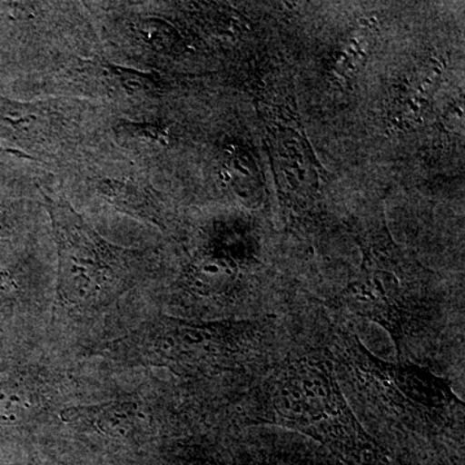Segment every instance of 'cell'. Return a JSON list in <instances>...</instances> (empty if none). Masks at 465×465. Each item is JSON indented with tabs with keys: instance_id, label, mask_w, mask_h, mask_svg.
Segmentation results:
<instances>
[{
	"instance_id": "cell-1",
	"label": "cell",
	"mask_w": 465,
	"mask_h": 465,
	"mask_svg": "<svg viewBox=\"0 0 465 465\" xmlns=\"http://www.w3.org/2000/svg\"><path fill=\"white\" fill-rule=\"evenodd\" d=\"M258 414L262 423L307 434L347 458L361 460L378 452L349 407L331 360L318 354L275 367L262 385Z\"/></svg>"
},
{
	"instance_id": "cell-2",
	"label": "cell",
	"mask_w": 465,
	"mask_h": 465,
	"mask_svg": "<svg viewBox=\"0 0 465 465\" xmlns=\"http://www.w3.org/2000/svg\"><path fill=\"white\" fill-rule=\"evenodd\" d=\"M259 338L260 327L252 322H191L158 317L110 342L106 351L124 362L200 378L243 366L258 347Z\"/></svg>"
},
{
	"instance_id": "cell-3",
	"label": "cell",
	"mask_w": 465,
	"mask_h": 465,
	"mask_svg": "<svg viewBox=\"0 0 465 465\" xmlns=\"http://www.w3.org/2000/svg\"><path fill=\"white\" fill-rule=\"evenodd\" d=\"M339 348V358L356 381L358 391L411 430H443L463 407L450 382L424 367L403 360L382 361L349 333H341Z\"/></svg>"
},
{
	"instance_id": "cell-4",
	"label": "cell",
	"mask_w": 465,
	"mask_h": 465,
	"mask_svg": "<svg viewBox=\"0 0 465 465\" xmlns=\"http://www.w3.org/2000/svg\"><path fill=\"white\" fill-rule=\"evenodd\" d=\"M58 253L57 302L67 311L106 307L124 290L127 251L101 238L67 203L50 201Z\"/></svg>"
},
{
	"instance_id": "cell-5",
	"label": "cell",
	"mask_w": 465,
	"mask_h": 465,
	"mask_svg": "<svg viewBox=\"0 0 465 465\" xmlns=\"http://www.w3.org/2000/svg\"><path fill=\"white\" fill-rule=\"evenodd\" d=\"M342 300L351 313L390 333L399 361L407 338L424 329L436 312L434 300L423 287L407 280L391 247L366 251L362 269L342 292Z\"/></svg>"
},
{
	"instance_id": "cell-6",
	"label": "cell",
	"mask_w": 465,
	"mask_h": 465,
	"mask_svg": "<svg viewBox=\"0 0 465 465\" xmlns=\"http://www.w3.org/2000/svg\"><path fill=\"white\" fill-rule=\"evenodd\" d=\"M63 419L66 423L113 439L134 436L145 420L137 403L130 401H110L97 405L73 407L63 412Z\"/></svg>"
},
{
	"instance_id": "cell-7",
	"label": "cell",
	"mask_w": 465,
	"mask_h": 465,
	"mask_svg": "<svg viewBox=\"0 0 465 465\" xmlns=\"http://www.w3.org/2000/svg\"><path fill=\"white\" fill-rule=\"evenodd\" d=\"M278 157L281 173L287 183L302 193L313 189L317 183L316 167L313 155L309 152L307 143L295 133H282L278 137Z\"/></svg>"
},
{
	"instance_id": "cell-8",
	"label": "cell",
	"mask_w": 465,
	"mask_h": 465,
	"mask_svg": "<svg viewBox=\"0 0 465 465\" xmlns=\"http://www.w3.org/2000/svg\"><path fill=\"white\" fill-rule=\"evenodd\" d=\"M238 277V266L225 253H204L192 262L188 284L193 292L203 296L220 295L231 289Z\"/></svg>"
},
{
	"instance_id": "cell-9",
	"label": "cell",
	"mask_w": 465,
	"mask_h": 465,
	"mask_svg": "<svg viewBox=\"0 0 465 465\" xmlns=\"http://www.w3.org/2000/svg\"><path fill=\"white\" fill-rule=\"evenodd\" d=\"M97 189L100 194L118 210L161 225L157 206L153 203L149 193L136 183L122 180H104Z\"/></svg>"
},
{
	"instance_id": "cell-10",
	"label": "cell",
	"mask_w": 465,
	"mask_h": 465,
	"mask_svg": "<svg viewBox=\"0 0 465 465\" xmlns=\"http://www.w3.org/2000/svg\"><path fill=\"white\" fill-rule=\"evenodd\" d=\"M439 64L424 65L419 70L396 100V116L402 124H411L420 118L436 90L440 75Z\"/></svg>"
},
{
	"instance_id": "cell-11",
	"label": "cell",
	"mask_w": 465,
	"mask_h": 465,
	"mask_svg": "<svg viewBox=\"0 0 465 465\" xmlns=\"http://www.w3.org/2000/svg\"><path fill=\"white\" fill-rule=\"evenodd\" d=\"M223 173L231 183L232 191L242 200H255L258 197L262 189L258 168L252 158L243 150L232 146L225 150Z\"/></svg>"
},
{
	"instance_id": "cell-12",
	"label": "cell",
	"mask_w": 465,
	"mask_h": 465,
	"mask_svg": "<svg viewBox=\"0 0 465 465\" xmlns=\"http://www.w3.org/2000/svg\"><path fill=\"white\" fill-rule=\"evenodd\" d=\"M137 34L148 47L158 54H176L182 50V35L171 24L161 18L150 17L139 21Z\"/></svg>"
},
{
	"instance_id": "cell-13",
	"label": "cell",
	"mask_w": 465,
	"mask_h": 465,
	"mask_svg": "<svg viewBox=\"0 0 465 465\" xmlns=\"http://www.w3.org/2000/svg\"><path fill=\"white\" fill-rule=\"evenodd\" d=\"M118 139L131 148H164L168 143L166 128L142 122H122L116 130Z\"/></svg>"
},
{
	"instance_id": "cell-14",
	"label": "cell",
	"mask_w": 465,
	"mask_h": 465,
	"mask_svg": "<svg viewBox=\"0 0 465 465\" xmlns=\"http://www.w3.org/2000/svg\"><path fill=\"white\" fill-rule=\"evenodd\" d=\"M112 67L113 73L119 79L122 85L128 91H146L150 90L153 84V79L146 73L137 72V70L122 69L118 66Z\"/></svg>"
},
{
	"instance_id": "cell-15",
	"label": "cell",
	"mask_w": 465,
	"mask_h": 465,
	"mask_svg": "<svg viewBox=\"0 0 465 465\" xmlns=\"http://www.w3.org/2000/svg\"><path fill=\"white\" fill-rule=\"evenodd\" d=\"M5 234H7V228H5V225L3 224L2 220H0V240H3Z\"/></svg>"
}]
</instances>
